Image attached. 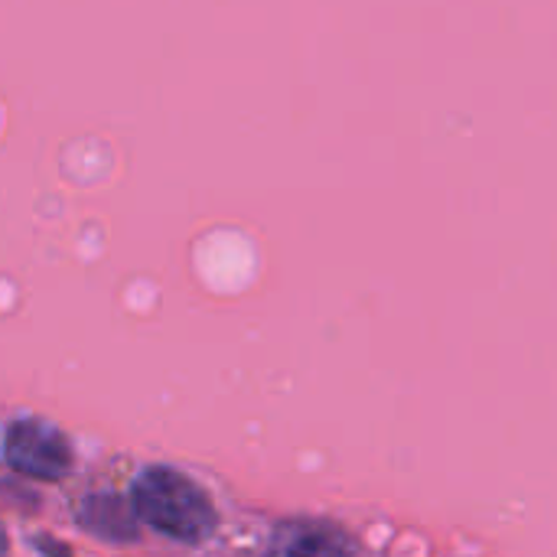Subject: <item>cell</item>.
I'll return each mask as SVG.
<instances>
[{
    "label": "cell",
    "mask_w": 557,
    "mask_h": 557,
    "mask_svg": "<svg viewBox=\"0 0 557 557\" xmlns=\"http://www.w3.org/2000/svg\"><path fill=\"white\" fill-rule=\"evenodd\" d=\"M131 506L147 529L180 545H199L219 529L209 493L173 467H147L134 483Z\"/></svg>",
    "instance_id": "obj_1"
},
{
    "label": "cell",
    "mask_w": 557,
    "mask_h": 557,
    "mask_svg": "<svg viewBox=\"0 0 557 557\" xmlns=\"http://www.w3.org/2000/svg\"><path fill=\"white\" fill-rule=\"evenodd\" d=\"M3 460L29 480L59 483L72 470V444L49 421L23 418L3 437Z\"/></svg>",
    "instance_id": "obj_2"
},
{
    "label": "cell",
    "mask_w": 557,
    "mask_h": 557,
    "mask_svg": "<svg viewBox=\"0 0 557 557\" xmlns=\"http://www.w3.org/2000/svg\"><path fill=\"white\" fill-rule=\"evenodd\" d=\"M78 522H82L91 535H98V539H104V542H114V545H131V542H137V525H140L134 506L124 503L121 496H108V493H98V496L82 499V506H78Z\"/></svg>",
    "instance_id": "obj_3"
},
{
    "label": "cell",
    "mask_w": 557,
    "mask_h": 557,
    "mask_svg": "<svg viewBox=\"0 0 557 557\" xmlns=\"http://www.w3.org/2000/svg\"><path fill=\"white\" fill-rule=\"evenodd\" d=\"M274 548L281 552H346L349 542L339 529L323 522H294L277 532Z\"/></svg>",
    "instance_id": "obj_4"
},
{
    "label": "cell",
    "mask_w": 557,
    "mask_h": 557,
    "mask_svg": "<svg viewBox=\"0 0 557 557\" xmlns=\"http://www.w3.org/2000/svg\"><path fill=\"white\" fill-rule=\"evenodd\" d=\"M7 552V535H3V525H0V555Z\"/></svg>",
    "instance_id": "obj_5"
}]
</instances>
